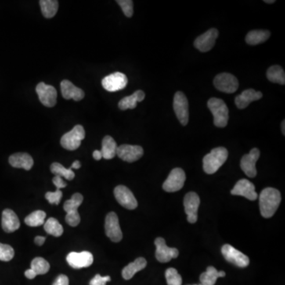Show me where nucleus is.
I'll return each mask as SVG.
<instances>
[{
	"label": "nucleus",
	"instance_id": "nucleus-1",
	"mask_svg": "<svg viewBox=\"0 0 285 285\" xmlns=\"http://www.w3.org/2000/svg\"><path fill=\"white\" fill-rule=\"evenodd\" d=\"M281 201L279 191L274 188H265L259 196L261 215L264 218H271L275 214Z\"/></svg>",
	"mask_w": 285,
	"mask_h": 285
},
{
	"label": "nucleus",
	"instance_id": "nucleus-2",
	"mask_svg": "<svg viewBox=\"0 0 285 285\" xmlns=\"http://www.w3.org/2000/svg\"><path fill=\"white\" fill-rule=\"evenodd\" d=\"M228 157V152L225 148L220 147L212 149L209 154L203 159V168L207 174H215L221 168Z\"/></svg>",
	"mask_w": 285,
	"mask_h": 285
},
{
	"label": "nucleus",
	"instance_id": "nucleus-3",
	"mask_svg": "<svg viewBox=\"0 0 285 285\" xmlns=\"http://www.w3.org/2000/svg\"><path fill=\"white\" fill-rule=\"evenodd\" d=\"M207 107L214 117V124L219 128L228 125L229 110L226 103L220 98H211L207 102Z\"/></svg>",
	"mask_w": 285,
	"mask_h": 285
},
{
	"label": "nucleus",
	"instance_id": "nucleus-4",
	"mask_svg": "<svg viewBox=\"0 0 285 285\" xmlns=\"http://www.w3.org/2000/svg\"><path fill=\"white\" fill-rule=\"evenodd\" d=\"M85 135L84 127L80 124H77L73 129L62 136L60 139L61 146L67 150H76L80 148L82 140H84L85 138Z\"/></svg>",
	"mask_w": 285,
	"mask_h": 285
},
{
	"label": "nucleus",
	"instance_id": "nucleus-5",
	"mask_svg": "<svg viewBox=\"0 0 285 285\" xmlns=\"http://www.w3.org/2000/svg\"><path fill=\"white\" fill-rule=\"evenodd\" d=\"M173 107L180 123L182 125H187L189 123V102L182 91H178L174 95Z\"/></svg>",
	"mask_w": 285,
	"mask_h": 285
},
{
	"label": "nucleus",
	"instance_id": "nucleus-6",
	"mask_svg": "<svg viewBox=\"0 0 285 285\" xmlns=\"http://www.w3.org/2000/svg\"><path fill=\"white\" fill-rule=\"evenodd\" d=\"M213 84L218 91L227 94H232L239 88V81L233 75L221 73L216 76Z\"/></svg>",
	"mask_w": 285,
	"mask_h": 285
},
{
	"label": "nucleus",
	"instance_id": "nucleus-7",
	"mask_svg": "<svg viewBox=\"0 0 285 285\" xmlns=\"http://www.w3.org/2000/svg\"><path fill=\"white\" fill-rule=\"evenodd\" d=\"M221 252H222L224 258L228 262L232 263L236 266L245 268V267L248 266L250 264L249 257L243 254L242 252L236 250L235 247L232 246V245H224L221 249Z\"/></svg>",
	"mask_w": 285,
	"mask_h": 285
},
{
	"label": "nucleus",
	"instance_id": "nucleus-8",
	"mask_svg": "<svg viewBox=\"0 0 285 285\" xmlns=\"http://www.w3.org/2000/svg\"><path fill=\"white\" fill-rule=\"evenodd\" d=\"M186 176L185 171L181 168L173 169L171 172L169 174L163 185L164 190L168 193H174L182 189L185 184Z\"/></svg>",
	"mask_w": 285,
	"mask_h": 285
},
{
	"label": "nucleus",
	"instance_id": "nucleus-9",
	"mask_svg": "<svg viewBox=\"0 0 285 285\" xmlns=\"http://www.w3.org/2000/svg\"><path fill=\"white\" fill-rule=\"evenodd\" d=\"M40 102L46 107H53L56 106L57 91L52 86L45 84V83H40L36 87Z\"/></svg>",
	"mask_w": 285,
	"mask_h": 285
},
{
	"label": "nucleus",
	"instance_id": "nucleus-10",
	"mask_svg": "<svg viewBox=\"0 0 285 285\" xmlns=\"http://www.w3.org/2000/svg\"><path fill=\"white\" fill-rule=\"evenodd\" d=\"M105 230L107 237L114 243H118L122 239V232L120 229L118 217L116 213L112 211L106 216Z\"/></svg>",
	"mask_w": 285,
	"mask_h": 285
},
{
	"label": "nucleus",
	"instance_id": "nucleus-11",
	"mask_svg": "<svg viewBox=\"0 0 285 285\" xmlns=\"http://www.w3.org/2000/svg\"><path fill=\"white\" fill-rule=\"evenodd\" d=\"M104 89L109 92H116L125 88L128 84V78L121 73H114L106 76L102 81Z\"/></svg>",
	"mask_w": 285,
	"mask_h": 285
},
{
	"label": "nucleus",
	"instance_id": "nucleus-12",
	"mask_svg": "<svg viewBox=\"0 0 285 285\" xmlns=\"http://www.w3.org/2000/svg\"><path fill=\"white\" fill-rule=\"evenodd\" d=\"M114 196L119 204L127 209L133 210L138 206V203L133 193L124 185H118L115 188Z\"/></svg>",
	"mask_w": 285,
	"mask_h": 285
},
{
	"label": "nucleus",
	"instance_id": "nucleus-13",
	"mask_svg": "<svg viewBox=\"0 0 285 285\" xmlns=\"http://www.w3.org/2000/svg\"><path fill=\"white\" fill-rule=\"evenodd\" d=\"M156 246V257L161 263H167L173 258H176L179 254L178 249L171 248L166 244L165 239L163 238H157L155 241Z\"/></svg>",
	"mask_w": 285,
	"mask_h": 285
},
{
	"label": "nucleus",
	"instance_id": "nucleus-14",
	"mask_svg": "<svg viewBox=\"0 0 285 285\" xmlns=\"http://www.w3.org/2000/svg\"><path fill=\"white\" fill-rule=\"evenodd\" d=\"M200 200L198 195L193 192H189L184 198V207L188 221L190 224H195L197 221V211L200 206Z\"/></svg>",
	"mask_w": 285,
	"mask_h": 285
},
{
	"label": "nucleus",
	"instance_id": "nucleus-15",
	"mask_svg": "<svg viewBox=\"0 0 285 285\" xmlns=\"http://www.w3.org/2000/svg\"><path fill=\"white\" fill-rule=\"evenodd\" d=\"M144 149L138 145H123L117 147V156L128 163H133L142 157Z\"/></svg>",
	"mask_w": 285,
	"mask_h": 285
},
{
	"label": "nucleus",
	"instance_id": "nucleus-16",
	"mask_svg": "<svg viewBox=\"0 0 285 285\" xmlns=\"http://www.w3.org/2000/svg\"><path fill=\"white\" fill-rule=\"evenodd\" d=\"M218 36L219 32L217 29H210L195 40V48L202 52H208L215 45Z\"/></svg>",
	"mask_w": 285,
	"mask_h": 285
},
{
	"label": "nucleus",
	"instance_id": "nucleus-17",
	"mask_svg": "<svg viewBox=\"0 0 285 285\" xmlns=\"http://www.w3.org/2000/svg\"><path fill=\"white\" fill-rule=\"evenodd\" d=\"M260 157V151L253 149L249 154L244 155L240 163L241 169L249 178H254L257 175L256 163Z\"/></svg>",
	"mask_w": 285,
	"mask_h": 285
},
{
	"label": "nucleus",
	"instance_id": "nucleus-18",
	"mask_svg": "<svg viewBox=\"0 0 285 285\" xmlns=\"http://www.w3.org/2000/svg\"><path fill=\"white\" fill-rule=\"evenodd\" d=\"M66 259L69 265L76 269L91 266L94 261L92 254L88 251H83L81 253L72 252L67 256Z\"/></svg>",
	"mask_w": 285,
	"mask_h": 285
},
{
	"label": "nucleus",
	"instance_id": "nucleus-19",
	"mask_svg": "<svg viewBox=\"0 0 285 285\" xmlns=\"http://www.w3.org/2000/svg\"><path fill=\"white\" fill-rule=\"evenodd\" d=\"M231 193L235 196H244L250 200H255L258 196L256 193L254 184L247 179L239 180L231 191Z\"/></svg>",
	"mask_w": 285,
	"mask_h": 285
},
{
	"label": "nucleus",
	"instance_id": "nucleus-20",
	"mask_svg": "<svg viewBox=\"0 0 285 285\" xmlns=\"http://www.w3.org/2000/svg\"><path fill=\"white\" fill-rule=\"evenodd\" d=\"M61 88L62 95L63 98L69 100V99H74L76 102L82 100L85 96V93L83 90L76 87L72 82L64 80L60 84Z\"/></svg>",
	"mask_w": 285,
	"mask_h": 285
},
{
	"label": "nucleus",
	"instance_id": "nucleus-21",
	"mask_svg": "<svg viewBox=\"0 0 285 285\" xmlns=\"http://www.w3.org/2000/svg\"><path fill=\"white\" fill-rule=\"evenodd\" d=\"M2 228L4 232L12 233L20 228L19 217L12 209H5L3 211Z\"/></svg>",
	"mask_w": 285,
	"mask_h": 285
},
{
	"label": "nucleus",
	"instance_id": "nucleus-22",
	"mask_svg": "<svg viewBox=\"0 0 285 285\" xmlns=\"http://www.w3.org/2000/svg\"><path fill=\"white\" fill-rule=\"evenodd\" d=\"M261 98L262 94L260 91H256L254 89L246 90L235 98V105L239 109H245L250 105V102L259 100Z\"/></svg>",
	"mask_w": 285,
	"mask_h": 285
},
{
	"label": "nucleus",
	"instance_id": "nucleus-23",
	"mask_svg": "<svg viewBox=\"0 0 285 285\" xmlns=\"http://www.w3.org/2000/svg\"><path fill=\"white\" fill-rule=\"evenodd\" d=\"M9 163L15 168H23L30 171L34 166V160L27 153H16L9 158Z\"/></svg>",
	"mask_w": 285,
	"mask_h": 285
},
{
	"label": "nucleus",
	"instance_id": "nucleus-24",
	"mask_svg": "<svg viewBox=\"0 0 285 285\" xmlns=\"http://www.w3.org/2000/svg\"><path fill=\"white\" fill-rule=\"evenodd\" d=\"M147 261L144 257H138L133 262L128 264L122 270V276L124 279H130L133 277L136 272L142 270L147 266Z\"/></svg>",
	"mask_w": 285,
	"mask_h": 285
},
{
	"label": "nucleus",
	"instance_id": "nucleus-25",
	"mask_svg": "<svg viewBox=\"0 0 285 285\" xmlns=\"http://www.w3.org/2000/svg\"><path fill=\"white\" fill-rule=\"evenodd\" d=\"M145 94L142 91H136L130 96L124 97L119 102L118 106L121 110L135 109L137 102L145 100Z\"/></svg>",
	"mask_w": 285,
	"mask_h": 285
},
{
	"label": "nucleus",
	"instance_id": "nucleus-26",
	"mask_svg": "<svg viewBox=\"0 0 285 285\" xmlns=\"http://www.w3.org/2000/svg\"><path fill=\"white\" fill-rule=\"evenodd\" d=\"M117 145L113 137L106 135L102 140V158L105 160H111L117 155Z\"/></svg>",
	"mask_w": 285,
	"mask_h": 285
},
{
	"label": "nucleus",
	"instance_id": "nucleus-27",
	"mask_svg": "<svg viewBox=\"0 0 285 285\" xmlns=\"http://www.w3.org/2000/svg\"><path fill=\"white\" fill-rule=\"evenodd\" d=\"M226 273L224 271H218L213 266L207 267L206 272L200 276V283L202 285H215L219 277H224Z\"/></svg>",
	"mask_w": 285,
	"mask_h": 285
},
{
	"label": "nucleus",
	"instance_id": "nucleus-28",
	"mask_svg": "<svg viewBox=\"0 0 285 285\" xmlns=\"http://www.w3.org/2000/svg\"><path fill=\"white\" fill-rule=\"evenodd\" d=\"M270 37V32L268 30H253L249 32L246 37V42L250 45H259L265 42Z\"/></svg>",
	"mask_w": 285,
	"mask_h": 285
},
{
	"label": "nucleus",
	"instance_id": "nucleus-29",
	"mask_svg": "<svg viewBox=\"0 0 285 285\" xmlns=\"http://www.w3.org/2000/svg\"><path fill=\"white\" fill-rule=\"evenodd\" d=\"M267 78L274 84H285V73L279 65H274L267 70Z\"/></svg>",
	"mask_w": 285,
	"mask_h": 285
},
{
	"label": "nucleus",
	"instance_id": "nucleus-30",
	"mask_svg": "<svg viewBox=\"0 0 285 285\" xmlns=\"http://www.w3.org/2000/svg\"><path fill=\"white\" fill-rule=\"evenodd\" d=\"M39 4L41 12L46 19L53 18L57 13L59 3L56 0H41Z\"/></svg>",
	"mask_w": 285,
	"mask_h": 285
},
{
	"label": "nucleus",
	"instance_id": "nucleus-31",
	"mask_svg": "<svg viewBox=\"0 0 285 285\" xmlns=\"http://www.w3.org/2000/svg\"><path fill=\"white\" fill-rule=\"evenodd\" d=\"M84 200V196L81 193H76L72 196V198L65 201L63 209L67 214H77L78 208Z\"/></svg>",
	"mask_w": 285,
	"mask_h": 285
},
{
	"label": "nucleus",
	"instance_id": "nucleus-32",
	"mask_svg": "<svg viewBox=\"0 0 285 285\" xmlns=\"http://www.w3.org/2000/svg\"><path fill=\"white\" fill-rule=\"evenodd\" d=\"M44 228L47 233L52 235L54 237L61 236L63 232V228L61 224H59L57 220L55 218L48 219L44 224Z\"/></svg>",
	"mask_w": 285,
	"mask_h": 285
},
{
	"label": "nucleus",
	"instance_id": "nucleus-33",
	"mask_svg": "<svg viewBox=\"0 0 285 285\" xmlns=\"http://www.w3.org/2000/svg\"><path fill=\"white\" fill-rule=\"evenodd\" d=\"M45 218L46 213L41 210H37L26 217L25 223L30 227H39L45 224Z\"/></svg>",
	"mask_w": 285,
	"mask_h": 285
},
{
	"label": "nucleus",
	"instance_id": "nucleus-34",
	"mask_svg": "<svg viewBox=\"0 0 285 285\" xmlns=\"http://www.w3.org/2000/svg\"><path fill=\"white\" fill-rule=\"evenodd\" d=\"M51 172L55 174L56 176L66 178L69 181L74 179L75 178V173L73 172V169L65 168L63 165L59 163H52L51 165Z\"/></svg>",
	"mask_w": 285,
	"mask_h": 285
},
{
	"label": "nucleus",
	"instance_id": "nucleus-35",
	"mask_svg": "<svg viewBox=\"0 0 285 285\" xmlns=\"http://www.w3.org/2000/svg\"><path fill=\"white\" fill-rule=\"evenodd\" d=\"M32 270L35 272L36 275H44L50 269L49 263L44 259L43 257H35L31 262Z\"/></svg>",
	"mask_w": 285,
	"mask_h": 285
},
{
	"label": "nucleus",
	"instance_id": "nucleus-36",
	"mask_svg": "<svg viewBox=\"0 0 285 285\" xmlns=\"http://www.w3.org/2000/svg\"><path fill=\"white\" fill-rule=\"evenodd\" d=\"M166 279H167L168 285H182V278L178 273L177 269L174 268H170L167 269L165 273Z\"/></svg>",
	"mask_w": 285,
	"mask_h": 285
},
{
	"label": "nucleus",
	"instance_id": "nucleus-37",
	"mask_svg": "<svg viewBox=\"0 0 285 285\" xmlns=\"http://www.w3.org/2000/svg\"><path fill=\"white\" fill-rule=\"evenodd\" d=\"M14 256H15V250L12 246L0 243V261H11Z\"/></svg>",
	"mask_w": 285,
	"mask_h": 285
},
{
	"label": "nucleus",
	"instance_id": "nucleus-38",
	"mask_svg": "<svg viewBox=\"0 0 285 285\" xmlns=\"http://www.w3.org/2000/svg\"><path fill=\"white\" fill-rule=\"evenodd\" d=\"M126 17L131 18L133 15V2L131 0H117Z\"/></svg>",
	"mask_w": 285,
	"mask_h": 285
},
{
	"label": "nucleus",
	"instance_id": "nucleus-39",
	"mask_svg": "<svg viewBox=\"0 0 285 285\" xmlns=\"http://www.w3.org/2000/svg\"><path fill=\"white\" fill-rule=\"evenodd\" d=\"M62 196H63V193L60 191V189H56L55 192H48L45 194V198L48 200V201L50 204H56V205L59 204Z\"/></svg>",
	"mask_w": 285,
	"mask_h": 285
},
{
	"label": "nucleus",
	"instance_id": "nucleus-40",
	"mask_svg": "<svg viewBox=\"0 0 285 285\" xmlns=\"http://www.w3.org/2000/svg\"><path fill=\"white\" fill-rule=\"evenodd\" d=\"M111 278L109 276H102L97 274L95 277L91 279L90 285H106L107 282L110 281Z\"/></svg>",
	"mask_w": 285,
	"mask_h": 285
},
{
	"label": "nucleus",
	"instance_id": "nucleus-41",
	"mask_svg": "<svg viewBox=\"0 0 285 285\" xmlns=\"http://www.w3.org/2000/svg\"><path fill=\"white\" fill-rule=\"evenodd\" d=\"M52 182H53L54 185H56V189H60L67 186V183L62 179L61 177H54L53 179H52Z\"/></svg>",
	"mask_w": 285,
	"mask_h": 285
},
{
	"label": "nucleus",
	"instance_id": "nucleus-42",
	"mask_svg": "<svg viewBox=\"0 0 285 285\" xmlns=\"http://www.w3.org/2000/svg\"><path fill=\"white\" fill-rule=\"evenodd\" d=\"M52 285H69V279L65 275H59L57 276Z\"/></svg>",
	"mask_w": 285,
	"mask_h": 285
},
{
	"label": "nucleus",
	"instance_id": "nucleus-43",
	"mask_svg": "<svg viewBox=\"0 0 285 285\" xmlns=\"http://www.w3.org/2000/svg\"><path fill=\"white\" fill-rule=\"evenodd\" d=\"M25 276H26V278L32 279H34V278L37 276V275H36V273L34 272V271L32 270L31 268H30V269H27V270L25 272Z\"/></svg>",
	"mask_w": 285,
	"mask_h": 285
},
{
	"label": "nucleus",
	"instance_id": "nucleus-44",
	"mask_svg": "<svg viewBox=\"0 0 285 285\" xmlns=\"http://www.w3.org/2000/svg\"><path fill=\"white\" fill-rule=\"evenodd\" d=\"M45 239H46V238L43 237V236H37L34 239V242L37 246H42L45 243Z\"/></svg>",
	"mask_w": 285,
	"mask_h": 285
},
{
	"label": "nucleus",
	"instance_id": "nucleus-45",
	"mask_svg": "<svg viewBox=\"0 0 285 285\" xmlns=\"http://www.w3.org/2000/svg\"><path fill=\"white\" fill-rule=\"evenodd\" d=\"M93 157L95 160H100L102 158V152L101 151L96 150L93 153Z\"/></svg>",
	"mask_w": 285,
	"mask_h": 285
},
{
	"label": "nucleus",
	"instance_id": "nucleus-46",
	"mask_svg": "<svg viewBox=\"0 0 285 285\" xmlns=\"http://www.w3.org/2000/svg\"><path fill=\"white\" fill-rule=\"evenodd\" d=\"M81 167V163L80 161H75L73 165L70 167L72 169H80Z\"/></svg>",
	"mask_w": 285,
	"mask_h": 285
},
{
	"label": "nucleus",
	"instance_id": "nucleus-47",
	"mask_svg": "<svg viewBox=\"0 0 285 285\" xmlns=\"http://www.w3.org/2000/svg\"><path fill=\"white\" fill-rule=\"evenodd\" d=\"M285 121L284 120H283V122L281 124L282 132H283V135H285Z\"/></svg>",
	"mask_w": 285,
	"mask_h": 285
},
{
	"label": "nucleus",
	"instance_id": "nucleus-48",
	"mask_svg": "<svg viewBox=\"0 0 285 285\" xmlns=\"http://www.w3.org/2000/svg\"><path fill=\"white\" fill-rule=\"evenodd\" d=\"M264 2L266 3V4H274L275 0H265Z\"/></svg>",
	"mask_w": 285,
	"mask_h": 285
},
{
	"label": "nucleus",
	"instance_id": "nucleus-49",
	"mask_svg": "<svg viewBox=\"0 0 285 285\" xmlns=\"http://www.w3.org/2000/svg\"><path fill=\"white\" fill-rule=\"evenodd\" d=\"M195 285H202L201 283H200V284H195Z\"/></svg>",
	"mask_w": 285,
	"mask_h": 285
}]
</instances>
